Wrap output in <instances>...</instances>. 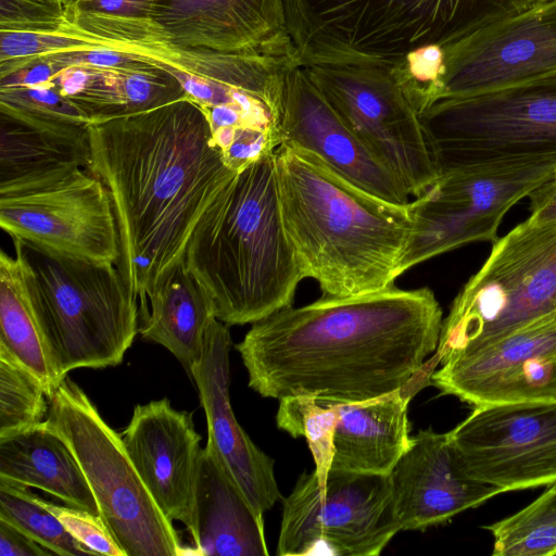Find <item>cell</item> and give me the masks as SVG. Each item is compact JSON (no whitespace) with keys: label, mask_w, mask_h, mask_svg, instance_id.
<instances>
[{"label":"cell","mask_w":556,"mask_h":556,"mask_svg":"<svg viewBox=\"0 0 556 556\" xmlns=\"http://www.w3.org/2000/svg\"><path fill=\"white\" fill-rule=\"evenodd\" d=\"M442 309L429 288L323 294L252 324L236 345L264 397L362 402L405 388L437 351Z\"/></svg>","instance_id":"6da1fadb"},{"label":"cell","mask_w":556,"mask_h":556,"mask_svg":"<svg viewBox=\"0 0 556 556\" xmlns=\"http://www.w3.org/2000/svg\"><path fill=\"white\" fill-rule=\"evenodd\" d=\"M87 170L108 188L121 255L140 305L186 258L200 217L236 173L213 141L202 105L185 98L88 126Z\"/></svg>","instance_id":"7a4b0ae2"},{"label":"cell","mask_w":556,"mask_h":556,"mask_svg":"<svg viewBox=\"0 0 556 556\" xmlns=\"http://www.w3.org/2000/svg\"><path fill=\"white\" fill-rule=\"evenodd\" d=\"M275 160L283 224L305 278L334 296L394 285L413 228L409 202L380 198L296 146L281 143Z\"/></svg>","instance_id":"3957f363"},{"label":"cell","mask_w":556,"mask_h":556,"mask_svg":"<svg viewBox=\"0 0 556 556\" xmlns=\"http://www.w3.org/2000/svg\"><path fill=\"white\" fill-rule=\"evenodd\" d=\"M185 263L227 326L292 305L305 276L283 224L275 151L218 191L193 229Z\"/></svg>","instance_id":"277c9868"},{"label":"cell","mask_w":556,"mask_h":556,"mask_svg":"<svg viewBox=\"0 0 556 556\" xmlns=\"http://www.w3.org/2000/svg\"><path fill=\"white\" fill-rule=\"evenodd\" d=\"M540 0H285L302 65L388 70L426 47L446 48Z\"/></svg>","instance_id":"5b68a950"},{"label":"cell","mask_w":556,"mask_h":556,"mask_svg":"<svg viewBox=\"0 0 556 556\" xmlns=\"http://www.w3.org/2000/svg\"><path fill=\"white\" fill-rule=\"evenodd\" d=\"M419 119L439 175L556 165V73L440 99Z\"/></svg>","instance_id":"8992f818"},{"label":"cell","mask_w":556,"mask_h":556,"mask_svg":"<svg viewBox=\"0 0 556 556\" xmlns=\"http://www.w3.org/2000/svg\"><path fill=\"white\" fill-rule=\"evenodd\" d=\"M556 313V220L528 218L493 242L442 323L439 363Z\"/></svg>","instance_id":"52a82bcc"},{"label":"cell","mask_w":556,"mask_h":556,"mask_svg":"<svg viewBox=\"0 0 556 556\" xmlns=\"http://www.w3.org/2000/svg\"><path fill=\"white\" fill-rule=\"evenodd\" d=\"M33 253L38 323L58 382L77 368L119 365L139 333V307L117 266Z\"/></svg>","instance_id":"ba28073f"},{"label":"cell","mask_w":556,"mask_h":556,"mask_svg":"<svg viewBox=\"0 0 556 556\" xmlns=\"http://www.w3.org/2000/svg\"><path fill=\"white\" fill-rule=\"evenodd\" d=\"M48 399L46 422L74 453L99 515L125 555L189 554L143 483L121 434L106 424L83 389L66 377Z\"/></svg>","instance_id":"9c48e42d"},{"label":"cell","mask_w":556,"mask_h":556,"mask_svg":"<svg viewBox=\"0 0 556 556\" xmlns=\"http://www.w3.org/2000/svg\"><path fill=\"white\" fill-rule=\"evenodd\" d=\"M401 531L389 475L303 472L283 498L279 556H377Z\"/></svg>","instance_id":"30bf717a"},{"label":"cell","mask_w":556,"mask_h":556,"mask_svg":"<svg viewBox=\"0 0 556 556\" xmlns=\"http://www.w3.org/2000/svg\"><path fill=\"white\" fill-rule=\"evenodd\" d=\"M318 90L409 195L422 194L439 172L419 114L384 66L303 65Z\"/></svg>","instance_id":"8fae6325"},{"label":"cell","mask_w":556,"mask_h":556,"mask_svg":"<svg viewBox=\"0 0 556 556\" xmlns=\"http://www.w3.org/2000/svg\"><path fill=\"white\" fill-rule=\"evenodd\" d=\"M61 31L80 37L93 49L112 50L167 72L202 106L228 102L230 86L278 97L286 72L294 62L293 56L219 52L173 43L146 33L128 16L71 12Z\"/></svg>","instance_id":"7c38bea8"},{"label":"cell","mask_w":556,"mask_h":556,"mask_svg":"<svg viewBox=\"0 0 556 556\" xmlns=\"http://www.w3.org/2000/svg\"><path fill=\"white\" fill-rule=\"evenodd\" d=\"M556 174V165L441 173L409 202L413 228L400 275L462 245L497 239L508 210Z\"/></svg>","instance_id":"4fadbf2b"},{"label":"cell","mask_w":556,"mask_h":556,"mask_svg":"<svg viewBox=\"0 0 556 556\" xmlns=\"http://www.w3.org/2000/svg\"><path fill=\"white\" fill-rule=\"evenodd\" d=\"M0 226L29 250L55 258L116 265L121 255L110 192L84 168L40 189L0 195Z\"/></svg>","instance_id":"5bb4252c"},{"label":"cell","mask_w":556,"mask_h":556,"mask_svg":"<svg viewBox=\"0 0 556 556\" xmlns=\"http://www.w3.org/2000/svg\"><path fill=\"white\" fill-rule=\"evenodd\" d=\"M447 435L463 470L503 493L556 481V400L476 406Z\"/></svg>","instance_id":"9a60e30c"},{"label":"cell","mask_w":556,"mask_h":556,"mask_svg":"<svg viewBox=\"0 0 556 556\" xmlns=\"http://www.w3.org/2000/svg\"><path fill=\"white\" fill-rule=\"evenodd\" d=\"M444 53L435 101L556 73V0L485 26L444 48Z\"/></svg>","instance_id":"2e32d148"},{"label":"cell","mask_w":556,"mask_h":556,"mask_svg":"<svg viewBox=\"0 0 556 556\" xmlns=\"http://www.w3.org/2000/svg\"><path fill=\"white\" fill-rule=\"evenodd\" d=\"M441 364L431 382L475 407L556 400V313Z\"/></svg>","instance_id":"e0dca14e"},{"label":"cell","mask_w":556,"mask_h":556,"mask_svg":"<svg viewBox=\"0 0 556 556\" xmlns=\"http://www.w3.org/2000/svg\"><path fill=\"white\" fill-rule=\"evenodd\" d=\"M136 23L181 46L296 56L285 0H146V16Z\"/></svg>","instance_id":"ac0fdd59"},{"label":"cell","mask_w":556,"mask_h":556,"mask_svg":"<svg viewBox=\"0 0 556 556\" xmlns=\"http://www.w3.org/2000/svg\"><path fill=\"white\" fill-rule=\"evenodd\" d=\"M281 143L307 150L365 190L396 204L408 193L331 108L301 63L285 76L279 111Z\"/></svg>","instance_id":"d6986e66"},{"label":"cell","mask_w":556,"mask_h":556,"mask_svg":"<svg viewBox=\"0 0 556 556\" xmlns=\"http://www.w3.org/2000/svg\"><path fill=\"white\" fill-rule=\"evenodd\" d=\"M119 434L159 508L172 522L184 523L191 533L202 451L192 413L177 410L167 397L138 404Z\"/></svg>","instance_id":"ffe728a7"},{"label":"cell","mask_w":556,"mask_h":556,"mask_svg":"<svg viewBox=\"0 0 556 556\" xmlns=\"http://www.w3.org/2000/svg\"><path fill=\"white\" fill-rule=\"evenodd\" d=\"M401 531L425 530L480 506L503 492L470 478L460 467L447 432L432 428L410 437L390 472Z\"/></svg>","instance_id":"44dd1931"},{"label":"cell","mask_w":556,"mask_h":556,"mask_svg":"<svg viewBox=\"0 0 556 556\" xmlns=\"http://www.w3.org/2000/svg\"><path fill=\"white\" fill-rule=\"evenodd\" d=\"M229 326L215 318L205 334L201 357L191 369L203 407L207 439L255 513L263 517L279 500L274 460L239 425L229 397Z\"/></svg>","instance_id":"7402d4cb"},{"label":"cell","mask_w":556,"mask_h":556,"mask_svg":"<svg viewBox=\"0 0 556 556\" xmlns=\"http://www.w3.org/2000/svg\"><path fill=\"white\" fill-rule=\"evenodd\" d=\"M193 555L267 556L264 518L255 513L207 439L197 470Z\"/></svg>","instance_id":"603a6c76"},{"label":"cell","mask_w":556,"mask_h":556,"mask_svg":"<svg viewBox=\"0 0 556 556\" xmlns=\"http://www.w3.org/2000/svg\"><path fill=\"white\" fill-rule=\"evenodd\" d=\"M52 81L90 124L189 98L173 75L138 61L128 66L72 65L59 72Z\"/></svg>","instance_id":"cb8c5ba5"},{"label":"cell","mask_w":556,"mask_h":556,"mask_svg":"<svg viewBox=\"0 0 556 556\" xmlns=\"http://www.w3.org/2000/svg\"><path fill=\"white\" fill-rule=\"evenodd\" d=\"M405 388L362 402L336 401L330 469L390 475L410 443Z\"/></svg>","instance_id":"d4e9b609"},{"label":"cell","mask_w":556,"mask_h":556,"mask_svg":"<svg viewBox=\"0 0 556 556\" xmlns=\"http://www.w3.org/2000/svg\"><path fill=\"white\" fill-rule=\"evenodd\" d=\"M215 318L211 295L184 261L139 307V333L167 349L191 378L192 366L201 357L205 334Z\"/></svg>","instance_id":"484cf974"},{"label":"cell","mask_w":556,"mask_h":556,"mask_svg":"<svg viewBox=\"0 0 556 556\" xmlns=\"http://www.w3.org/2000/svg\"><path fill=\"white\" fill-rule=\"evenodd\" d=\"M0 479L39 489L66 505L99 515L94 495L74 453L46 420L0 438Z\"/></svg>","instance_id":"4316f807"},{"label":"cell","mask_w":556,"mask_h":556,"mask_svg":"<svg viewBox=\"0 0 556 556\" xmlns=\"http://www.w3.org/2000/svg\"><path fill=\"white\" fill-rule=\"evenodd\" d=\"M14 254L0 253V345L29 369L48 396L59 386L50 365L39 323L40 295L27 248L12 239Z\"/></svg>","instance_id":"83f0119b"},{"label":"cell","mask_w":556,"mask_h":556,"mask_svg":"<svg viewBox=\"0 0 556 556\" xmlns=\"http://www.w3.org/2000/svg\"><path fill=\"white\" fill-rule=\"evenodd\" d=\"M88 141L61 138L1 116L0 195L33 191L87 169Z\"/></svg>","instance_id":"f1b7e54d"},{"label":"cell","mask_w":556,"mask_h":556,"mask_svg":"<svg viewBox=\"0 0 556 556\" xmlns=\"http://www.w3.org/2000/svg\"><path fill=\"white\" fill-rule=\"evenodd\" d=\"M0 116L61 138L88 141L89 118L61 94L53 81L0 85Z\"/></svg>","instance_id":"f546056e"},{"label":"cell","mask_w":556,"mask_h":556,"mask_svg":"<svg viewBox=\"0 0 556 556\" xmlns=\"http://www.w3.org/2000/svg\"><path fill=\"white\" fill-rule=\"evenodd\" d=\"M0 520L15 527L52 554L94 555L77 541L29 488L0 479Z\"/></svg>","instance_id":"4dcf8cb0"},{"label":"cell","mask_w":556,"mask_h":556,"mask_svg":"<svg viewBox=\"0 0 556 556\" xmlns=\"http://www.w3.org/2000/svg\"><path fill=\"white\" fill-rule=\"evenodd\" d=\"M339 418L336 401L309 394L286 396L279 400L276 422L279 429L293 438H304L315 462L318 479H324L331 467L333 433Z\"/></svg>","instance_id":"1f68e13d"},{"label":"cell","mask_w":556,"mask_h":556,"mask_svg":"<svg viewBox=\"0 0 556 556\" xmlns=\"http://www.w3.org/2000/svg\"><path fill=\"white\" fill-rule=\"evenodd\" d=\"M49 399L42 382L0 345V438L47 419Z\"/></svg>","instance_id":"d6a6232c"},{"label":"cell","mask_w":556,"mask_h":556,"mask_svg":"<svg viewBox=\"0 0 556 556\" xmlns=\"http://www.w3.org/2000/svg\"><path fill=\"white\" fill-rule=\"evenodd\" d=\"M92 49L91 43L66 31L0 30V78L43 56Z\"/></svg>","instance_id":"836d02e7"},{"label":"cell","mask_w":556,"mask_h":556,"mask_svg":"<svg viewBox=\"0 0 556 556\" xmlns=\"http://www.w3.org/2000/svg\"><path fill=\"white\" fill-rule=\"evenodd\" d=\"M65 23L61 3L49 0H0V30L60 31Z\"/></svg>","instance_id":"e575fe53"},{"label":"cell","mask_w":556,"mask_h":556,"mask_svg":"<svg viewBox=\"0 0 556 556\" xmlns=\"http://www.w3.org/2000/svg\"><path fill=\"white\" fill-rule=\"evenodd\" d=\"M64 528L94 555L126 556L100 515L74 506H62L42 498Z\"/></svg>","instance_id":"d590c367"},{"label":"cell","mask_w":556,"mask_h":556,"mask_svg":"<svg viewBox=\"0 0 556 556\" xmlns=\"http://www.w3.org/2000/svg\"><path fill=\"white\" fill-rule=\"evenodd\" d=\"M492 554L494 556L556 555V521L526 526L495 538Z\"/></svg>","instance_id":"8d00e7d4"},{"label":"cell","mask_w":556,"mask_h":556,"mask_svg":"<svg viewBox=\"0 0 556 556\" xmlns=\"http://www.w3.org/2000/svg\"><path fill=\"white\" fill-rule=\"evenodd\" d=\"M541 496L518 513L485 526L493 538L530 525L556 521V481Z\"/></svg>","instance_id":"74e56055"},{"label":"cell","mask_w":556,"mask_h":556,"mask_svg":"<svg viewBox=\"0 0 556 556\" xmlns=\"http://www.w3.org/2000/svg\"><path fill=\"white\" fill-rule=\"evenodd\" d=\"M65 13L88 12L115 16H146V0H64Z\"/></svg>","instance_id":"f35d334b"},{"label":"cell","mask_w":556,"mask_h":556,"mask_svg":"<svg viewBox=\"0 0 556 556\" xmlns=\"http://www.w3.org/2000/svg\"><path fill=\"white\" fill-rule=\"evenodd\" d=\"M50 551L31 538L0 520V556H47Z\"/></svg>","instance_id":"ab89813d"},{"label":"cell","mask_w":556,"mask_h":556,"mask_svg":"<svg viewBox=\"0 0 556 556\" xmlns=\"http://www.w3.org/2000/svg\"><path fill=\"white\" fill-rule=\"evenodd\" d=\"M530 215L533 223L556 220V174L534 189L529 195Z\"/></svg>","instance_id":"60d3db41"},{"label":"cell","mask_w":556,"mask_h":556,"mask_svg":"<svg viewBox=\"0 0 556 556\" xmlns=\"http://www.w3.org/2000/svg\"><path fill=\"white\" fill-rule=\"evenodd\" d=\"M49 1H52V2H58V3H61V4H63V1H64V0H49Z\"/></svg>","instance_id":"b9f144b4"},{"label":"cell","mask_w":556,"mask_h":556,"mask_svg":"<svg viewBox=\"0 0 556 556\" xmlns=\"http://www.w3.org/2000/svg\"><path fill=\"white\" fill-rule=\"evenodd\" d=\"M555 1V0H540V2Z\"/></svg>","instance_id":"7bdbcfd3"}]
</instances>
